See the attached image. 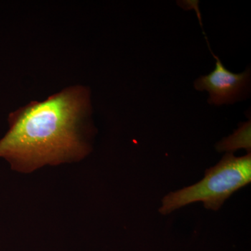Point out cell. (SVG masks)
Segmentation results:
<instances>
[{"label": "cell", "instance_id": "cell-4", "mask_svg": "<svg viewBox=\"0 0 251 251\" xmlns=\"http://www.w3.org/2000/svg\"><path fill=\"white\" fill-rule=\"evenodd\" d=\"M251 121L241 124L239 128L233 134L225 138L216 145V150L220 151L232 153L239 149H246L250 152L251 148Z\"/></svg>", "mask_w": 251, "mask_h": 251}, {"label": "cell", "instance_id": "cell-2", "mask_svg": "<svg viewBox=\"0 0 251 251\" xmlns=\"http://www.w3.org/2000/svg\"><path fill=\"white\" fill-rule=\"evenodd\" d=\"M251 181V153L242 157L227 153L216 166L206 170L197 184L167 195L160 213L166 215L196 202H202L206 209L219 210L227 198Z\"/></svg>", "mask_w": 251, "mask_h": 251}, {"label": "cell", "instance_id": "cell-1", "mask_svg": "<svg viewBox=\"0 0 251 251\" xmlns=\"http://www.w3.org/2000/svg\"><path fill=\"white\" fill-rule=\"evenodd\" d=\"M90 94L83 86L67 87L11 113L9 131L0 140V157L15 170L30 172L85 156L82 128L91 111Z\"/></svg>", "mask_w": 251, "mask_h": 251}, {"label": "cell", "instance_id": "cell-3", "mask_svg": "<svg viewBox=\"0 0 251 251\" xmlns=\"http://www.w3.org/2000/svg\"><path fill=\"white\" fill-rule=\"evenodd\" d=\"M211 52L216 59V68L209 75L200 77L195 81V88L209 92V104L221 105L233 103L240 98L249 85L250 70L242 74L230 72L225 68L219 57Z\"/></svg>", "mask_w": 251, "mask_h": 251}]
</instances>
